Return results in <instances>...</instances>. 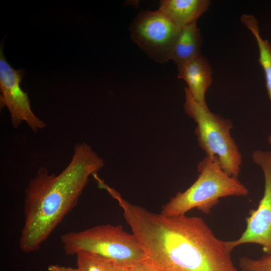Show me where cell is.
<instances>
[{
  "instance_id": "1",
  "label": "cell",
  "mask_w": 271,
  "mask_h": 271,
  "mask_svg": "<svg viewBox=\"0 0 271 271\" xmlns=\"http://www.w3.org/2000/svg\"><path fill=\"white\" fill-rule=\"evenodd\" d=\"M110 195L146 255L159 271H238L230 241L217 238L204 220L186 214L167 216Z\"/></svg>"
},
{
  "instance_id": "2",
  "label": "cell",
  "mask_w": 271,
  "mask_h": 271,
  "mask_svg": "<svg viewBox=\"0 0 271 271\" xmlns=\"http://www.w3.org/2000/svg\"><path fill=\"white\" fill-rule=\"evenodd\" d=\"M103 160L86 143L75 145L68 165L59 174L40 168L25 189L24 223L19 247L25 253L39 249L66 215L77 205L90 175L104 166Z\"/></svg>"
},
{
  "instance_id": "3",
  "label": "cell",
  "mask_w": 271,
  "mask_h": 271,
  "mask_svg": "<svg viewBox=\"0 0 271 271\" xmlns=\"http://www.w3.org/2000/svg\"><path fill=\"white\" fill-rule=\"evenodd\" d=\"M197 171L199 174L195 182L172 197L163 206L162 214L167 216L186 214L193 208L208 214L220 198L248 195L247 188L237 178L225 173L216 158L206 156L199 163Z\"/></svg>"
},
{
  "instance_id": "4",
  "label": "cell",
  "mask_w": 271,
  "mask_h": 271,
  "mask_svg": "<svg viewBox=\"0 0 271 271\" xmlns=\"http://www.w3.org/2000/svg\"><path fill=\"white\" fill-rule=\"evenodd\" d=\"M184 90V111L197 124L194 131L199 147L205 152L206 156L218 159L225 173L237 178L242 157L230 134L233 128L231 119L211 112L208 107H203L194 99L187 87Z\"/></svg>"
},
{
  "instance_id": "5",
  "label": "cell",
  "mask_w": 271,
  "mask_h": 271,
  "mask_svg": "<svg viewBox=\"0 0 271 271\" xmlns=\"http://www.w3.org/2000/svg\"><path fill=\"white\" fill-rule=\"evenodd\" d=\"M61 241L67 255L80 251L95 253L115 261L119 266H128L147 259L136 236L120 225H96L61 235Z\"/></svg>"
},
{
  "instance_id": "6",
  "label": "cell",
  "mask_w": 271,
  "mask_h": 271,
  "mask_svg": "<svg viewBox=\"0 0 271 271\" xmlns=\"http://www.w3.org/2000/svg\"><path fill=\"white\" fill-rule=\"evenodd\" d=\"M181 28L160 10L141 11L129 27L132 41L151 59L165 63L170 60L174 42Z\"/></svg>"
},
{
  "instance_id": "7",
  "label": "cell",
  "mask_w": 271,
  "mask_h": 271,
  "mask_svg": "<svg viewBox=\"0 0 271 271\" xmlns=\"http://www.w3.org/2000/svg\"><path fill=\"white\" fill-rule=\"evenodd\" d=\"M252 162L262 169L264 179L263 195L258 207L251 210L246 218L245 230L239 238L230 241L232 247L247 243L262 246L271 255V151L256 150L251 155Z\"/></svg>"
},
{
  "instance_id": "8",
  "label": "cell",
  "mask_w": 271,
  "mask_h": 271,
  "mask_svg": "<svg viewBox=\"0 0 271 271\" xmlns=\"http://www.w3.org/2000/svg\"><path fill=\"white\" fill-rule=\"evenodd\" d=\"M3 43V41L0 47L1 103L8 108L13 127L17 128L25 121L36 132L44 128L47 124L33 112L28 93L21 87L24 70H15L8 63L4 56Z\"/></svg>"
},
{
  "instance_id": "9",
  "label": "cell",
  "mask_w": 271,
  "mask_h": 271,
  "mask_svg": "<svg viewBox=\"0 0 271 271\" xmlns=\"http://www.w3.org/2000/svg\"><path fill=\"white\" fill-rule=\"evenodd\" d=\"M178 77L183 79L194 99L208 108L205 93L212 82V71L207 59L202 54L182 64L177 65Z\"/></svg>"
},
{
  "instance_id": "10",
  "label": "cell",
  "mask_w": 271,
  "mask_h": 271,
  "mask_svg": "<svg viewBox=\"0 0 271 271\" xmlns=\"http://www.w3.org/2000/svg\"><path fill=\"white\" fill-rule=\"evenodd\" d=\"M210 4L209 0H162L158 10L182 28L197 22Z\"/></svg>"
},
{
  "instance_id": "11",
  "label": "cell",
  "mask_w": 271,
  "mask_h": 271,
  "mask_svg": "<svg viewBox=\"0 0 271 271\" xmlns=\"http://www.w3.org/2000/svg\"><path fill=\"white\" fill-rule=\"evenodd\" d=\"M202 38L197 22L181 28L174 42L170 60L177 65L201 55Z\"/></svg>"
},
{
  "instance_id": "12",
  "label": "cell",
  "mask_w": 271,
  "mask_h": 271,
  "mask_svg": "<svg viewBox=\"0 0 271 271\" xmlns=\"http://www.w3.org/2000/svg\"><path fill=\"white\" fill-rule=\"evenodd\" d=\"M240 19L256 41L259 50L258 62L264 72L266 90L271 103V44L261 37L258 22L253 16L243 14Z\"/></svg>"
},
{
  "instance_id": "13",
  "label": "cell",
  "mask_w": 271,
  "mask_h": 271,
  "mask_svg": "<svg viewBox=\"0 0 271 271\" xmlns=\"http://www.w3.org/2000/svg\"><path fill=\"white\" fill-rule=\"evenodd\" d=\"M76 255L80 271H118L119 267L113 260L95 253L81 251Z\"/></svg>"
},
{
  "instance_id": "14",
  "label": "cell",
  "mask_w": 271,
  "mask_h": 271,
  "mask_svg": "<svg viewBox=\"0 0 271 271\" xmlns=\"http://www.w3.org/2000/svg\"><path fill=\"white\" fill-rule=\"evenodd\" d=\"M239 266L243 271H271V255L265 254L258 259L240 257Z\"/></svg>"
},
{
  "instance_id": "15",
  "label": "cell",
  "mask_w": 271,
  "mask_h": 271,
  "mask_svg": "<svg viewBox=\"0 0 271 271\" xmlns=\"http://www.w3.org/2000/svg\"><path fill=\"white\" fill-rule=\"evenodd\" d=\"M118 271H159L148 260L128 266H119Z\"/></svg>"
},
{
  "instance_id": "16",
  "label": "cell",
  "mask_w": 271,
  "mask_h": 271,
  "mask_svg": "<svg viewBox=\"0 0 271 271\" xmlns=\"http://www.w3.org/2000/svg\"><path fill=\"white\" fill-rule=\"evenodd\" d=\"M48 271H80L77 268L66 267L58 264H51L48 267Z\"/></svg>"
},
{
  "instance_id": "17",
  "label": "cell",
  "mask_w": 271,
  "mask_h": 271,
  "mask_svg": "<svg viewBox=\"0 0 271 271\" xmlns=\"http://www.w3.org/2000/svg\"><path fill=\"white\" fill-rule=\"evenodd\" d=\"M268 141L269 144L271 146V133H270V134L268 136Z\"/></svg>"
}]
</instances>
